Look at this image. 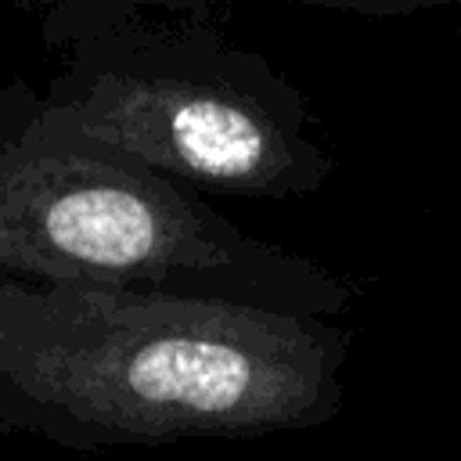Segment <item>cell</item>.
<instances>
[{
	"mask_svg": "<svg viewBox=\"0 0 461 461\" xmlns=\"http://www.w3.org/2000/svg\"><path fill=\"white\" fill-rule=\"evenodd\" d=\"M335 321L0 277V432L65 450L252 439L346 407Z\"/></svg>",
	"mask_w": 461,
	"mask_h": 461,
	"instance_id": "1",
	"label": "cell"
},
{
	"mask_svg": "<svg viewBox=\"0 0 461 461\" xmlns=\"http://www.w3.org/2000/svg\"><path fill=\"white\" fill-rule=\"evenodd\" d=\"M0 277L130 288L335 321L357 288L252 238L202 191L68 130L22 79L0 83Z\"/></svg>",
	"mask_w": 461,
	"mask_h": 461,
	"instance_id": "2",
	"label": "cell"
},
{
	"mask_svg": "<svg viewBox=\"0 0 461 461\" xmlns=\"http://www.w3.org/2000/svg\"><path fill=\"white\" fill-rule=\"evenodd\" d=\"M43 36L61 65L40 94L79 137L194 191L288 202L331 180L306 97L202 7L65 4Z\"/></svg>",
	"mask_w": 461,
	"mask_h": 461,
	"instance_id": "3",
	"label": "cell"
}]
</instances>
